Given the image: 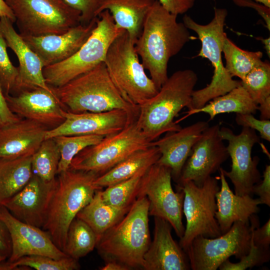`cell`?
<instances>
[{"instance_id": "6da1fadb", "label": "cell", "mask_w": 270, "mask_h": 270, "mask_svg": "<svg viewBox=\"0 0 270 270\" xmlns=\"http://www.w3.org/2000/svg\"><path fill=\"white\" fill-rule=\"evenodd\" d=\"M177 16L156 0L144 19L135 42L136 50L158 90L168 78L170 59L176 55L190 40L188 29L177 21Z\"/></svg>"}, {"instance_id": "7a4b0ae2", "label": "cell", "mask_w": 270, "mask_h": 270, "mask_svg": "<svg viewBox=\"0 0 270 270\" xmlns=\"http://www.w3.org/2000/svg\"><path fill=\"white\" fill-rule=\"evenodd\" d=\"M148 210L147 198L138 196L124 218L102 235L96 248L106 262L144 270V255L151 242Z\"/></svg>"}, {"instance_id": "3957f363", "label": "cell", "mask_w": 270, "mask_h": 270, "mask_svg": "<svg viewBox=\"0 0 270 270\" xmlns=\"http://www.w3.org/2000/svg\"><path fill=\"white\" fill-rule=\"evenodd\" d=\"M62 106L74 113L120 109L136 120L139 106L126 101L112 80L104 62L60 87H50Z\"/></svg>"}, {"instance_id": "277c9868", "label": "cell", "mask_w": 270, "mask_h": 270, "mask_svg": "<svg viewBox=\"0 0 270 270\" xmlns=\"http://www.w3.org/2000/svg\"><path fill=\"white\" fill-rule=\"evenodd\" d=\"M197 81L192 70L176 71L156 95L139 106L136 124L150 142L182 128L174 119L182 108L189 107Z\"/></svg>"}, {"instance_id": "5b68a950", "label": "cell", "mask_w": 270, "mask_h": 270, "mask_svg": "<svg viewBox=\"0 0 270 270\" xmlns=\"http://www.w3.org/2000/svg\"><path fill=\"white\" fill-rule=\"evenodd\" d=\"M56 177V184L42 230L64 252L70 224L78 212L92 198L98 188V176L93 172L68 168Z\"/></svg>"}, {"instance_id": "8992f818", "label": "cell", "mask_w": 270, "mask_h": 270, "mask_svg": "<svg viewBox=\"0 0 270 270\" xmlns=\"http://www.w3.org/2000/svg\"><path fill=\"white\" fill-rule=\"evenodd\" d=\"M228 11L224 8H214L212 20L206 24L196 22L185 14L183 23L188 29L198 35L202 48L198 56L208 58L214 67L210 82L205 88L194 90L188 110L200 108L213 98L224 94L241 84V81L232 79L222 60V50L226 32L224 31Z\"/></svg>"}, {"instance_id": "52a82bcc", "label": "cell", "mask_w": 270, "mask_h": 270, "mask_svg": "<svg viewBox=\"0 0 270 270\" xmlns=\"http://www.w3.org/2000/svg\"><path fill=\"white\" fill-rule=\"evenodd\" d=\"M134 44L128 32L122 30L110 44L103 62L122 96L139 106L158 90L146 74Z\"/></svg>"}, {"instance_id": "ba28073f", "label": "cell", "mask_w": 270, "mask_h": 270, "mask_svg": "<svg viewBox=\"0 0 270 270\" xmlns=\"http://www.w3.org/2000/svg\"><path fill=\"white\" fill-rule=\"evenodd\" d=\"M122 30L116 27L108 10L101 12L91 35L75 54L44 68L42 73L47 84L54 88L62 86L103 62L110 44Z\"/></svg>"}, {"instance_id": "9c48e42d", "label": "cell", "mask_w": 270, "mask_h": 270, "mask_svg": "<svg viewBox=\"0 0 270 270\" xmlns=\"http://www.w3.org/2000/svg\"><path fill=\"white\" fill-rule=\"evenodd\" d=\"M20 36L66 32L80 24V12L65 0H5Z\"/></svg>"}, {"instance_id": "30bf717a", "label": "cell", "mask_w": 270, "mask_h": 270, "mask_svg": "<svg viewBox=\"0 0 270 270\" xmlns=\"http://www.w3.org/2000/svg\"><path fill=\"white\" fill-rule=\"evenodd\" d=\"M260 222L256 214L250 224L238 221L225 234L215 238L201 236L194 238L184 250L192 270H216L220 264L234 256L240 259L249 252L253 227Z\"/></svg>"}, {"instance_id": "8fae6325", "label": "cell", "mask_w": 270, "mask_h": 270, "mask_svg": "<svg viewBox=\"0 0 270 270\" xmlns=\"http://www.w3.org/2000/svg\"><path fill=\"white\" fill-rule=\"evenodd\" d=\"M150 142L135 121L118 132L82 150L73 158L69 168L99 176L136 151L148 147Z\"/></svg>"}, {"instance_id": "7c38bea8", "label": "cell", "mask_w": 270, "mask_h": 270, "mask_svg": "<svg viewBox=\"0 0 270 270\" xmlns=\"http://www.w3.org/2000/svg\"><path fill=\"white\" fill-rule=\"evenodd\" d=\"M176 187L184 192L182 212L186 226L180 240L182 248L184 250L198 236L215 238L222 235L215 218L216 196L220 188L218 179L210 176L201 187L192 180L178 184Z\"/></svg>"}, {"instance_id": "4fadbf2b", "label": "cell", "mask_w": 270, "mask_h": 270, "mask_svg": "<svg viewBox=\"0 0 270 270\" xmlns=\"http://www.w3.org/2000/svg\"><path fill=\"white\" fill-rule=\"evenodd\" d=\"M170 168L156 163L144 174L138 197L146 196L149 216L167 220L180 238L185 230L182 222L184 192L179 188L174 190Z\"/></svg>"}, {"instance_id": "5bb4252c", "label": "cell", "mask_w": 270, "mask_h": 270, "mask_svg": "<svg viewBox=\"0 0 270 270\" xmlns=\"http://www.w3.org/2000/svg\"><path fill=\"white\" fill-rule=\"evenodd\" d=\"M219 134L223 140L228 142L226 148L232 160L230 171L222 168L224 176L234 184L236 195L252 196L253 186L262 180L258 168L260 158L252 156V148L260 142V137L256 130L247 127H242L238 134L230 128L222 127Z\"/></svg>"}, {"instance_id": "9a60e30c", "label": "cell", "mask_w": 270, "mask_h": 270, "mask_svg": "<svg viewBox=\"0 0 270 270\" xmlns=\"http://www.w3.org/2000/svg\"><path fill=\"white\" fill-rule=\"evenodd\" d=\"M218 124L208 126L192 148L178 184L192 180L201 187L206 179L218 170L229 154L221 138Z\"/></svg>"}, {"instance_id": "2e32d148", "label": "cell", "mask_w": 270, "mask_h": 270, "mask_svg": "<svg viewBox=\"0 0 270 270\" xmlns=\"http://www.w3.org/2000/svg\"><path fill=\"white\" fill-rule=\"evenodd\" d=\"M0 219L8 229L12 243L11 254L6 262H13L28 256H43L57 260L68 256L55 245L47 232L20 220L1 204Z\"/></svg>"}, {"instance_id": "e0dca14e", "label": "cell", "mask_w": 270, "mask_h": 270, "mask_svg": "<svg viewBox=\"0 0 270 270\" xmlns=\"http://www.w3.org/2000/svg\"><path fill=\"white\" fill-rule=\"evenodd\" d=\"M63 114L64 121L56 127L48 130L45 139L63 135L92 134L106 137L118 132L136 121L126 112L120 109L82 113L64 110Z\"/></svg>"}, {"instance_id": "ac0fdd59", "label": "cell", "mask_w": 270, "mask_h": 270, "mask_svg": "<svg viewBox=\"0 0 270 270\" xmlns=\"http://www.w3.org/2000/svg\"><path fill=\"white\" fill-rule=\"evenodd\" d=\"M56 184V178L46 182L33 174L20 192L1 205L20 220L42 228Z\"/></svg>"}, {"instance_id": "d6986e66", "label": "cell", "mask_w": 270, "mask_h": 270, "mask_svg": "<svg viewBox=\"0 0 270 270\" xmlns=\"http://www.w3.org/2000/svg\"><path fill=\"white\" fill-rule=\"evenodd\" d=\"M98 17L88 24H80L62 34L21 36L45 67L66 60L75 54L91 35Z\"/></svg>"}, {"instance_id": "ffe728a7", "label": "cell", "mask_w": 270, "mask_h": 270, "mask_svg": "<svg viewBox=\"0 0 270 270\" xmlns=\"http://www.w3.org/2000/svg\"><path fill=\"white\" fill-rule=\"evenodd\" d=\"M5 97L10 109L15 114L39 122L50 129L56 127L65 119L64 110L54 92L36 88Z\"/></svg>"}, {"instance_id": "44dd1931", "label": "cell", "mask_w": 270, "mask_h": 270, "mask_svg": "<svg viewBox=\"0 0 270 270\" xmlns=\"http://www.w3.org/2000/svg\"><path fill=\"white\" fill-rule=\"evenodd\" d=\"M8 18H0V30L8 48L16 56L19 62L18 74L14 92L36 88L53 92L44 80L42 70L44 65L40 57L28 46L13 26Z\"/></svg>"}, {"instance_id": "7402d4cb", "label": "cell", "mask_w": 270, "mask_h": 270, "mask_svg": "<svg viewBox=\"0 0 270 270\" xmlns=\"http://www.w3.org/2000/svg\"><path fill=\"white\" fill-rule=\"evenodd\" d=\"M154 237L144 255V270H190L186 252L173 238L166 220L154 217Z\"/></svg>"}, {"instance_id": "603a6c76", "label": "cell", "mask_w": 270, "mask_h": 270, "mask_svg": "<svg viewBox=\"0 0 270 270\" xmlns=\"http://www.w3.org/2000/svg\"><path fill=\"white\" fill-rule=\"evenodd\" d=\"M209 126L206 122L198 121L178 130L166 132L164 137L150 142L160 153L156 163L170 168L172 178L176 183L192 146Z\"/></svg>"}, {"instance_id": "cb8c5ba5", "label": "cell", "mask_w": 270, "mask_h": 270, "mask_svg": "<svg viewBox=\"0 0 270 270\" xmlns=\"http://www.w3.org/2000/svg\"><path fill=\"white\" fill-rule=\"evenodd\" d=\"M50 128L36 122L22 118L0 127V160L30 156L45 140Z\"/></svg>"}, {"instance_id": "d4e9b609", "label": "cell", "mask_w": 270, "mask_h": 270, "mask_svg": "<svg viewBox=\"0 0 270 270\" xmlns=\"http://www.w3.org/2000/svg\"><path fill=\"white\" fill-rule=\"evenodd\" d=\"M218 170L221 186L216 196L217 210L215 218L223 234L236 222L250 224V216L259 212L258 206L261 202L258 198H254L250 195H236L230 190L222 168L220 167Z\"/></svg>"}, {"instance_id": "484cf974", "label": "cell", "mask_w": 270, "mask_h": 270, "mask_svg": "<svg viewBox=\"0 0 270 270\" xmlns=\"http://www.w3.org/2000/svg\"><path fill=\"white\" fill-rule=\"evenodd\" d=\"M156 0H103L98 14L108 10L116 27L125 30L134 43L140 34L143 24Z\"/></svg>"}, {"instance_id": "4316f807", "label": "cell", "mask_w": 270, "mask_h": 270, "mask_svg": "<svg viewBox=\"0 0 270 270\" xmlns=\"http://www.w3.org/2000/svg\"><path fill=\"white\" fill-rule=\"evenodd\" d=\"M160 156L158 148L150 146L132 154L110 170L98 176L94 184L99 189L126 180L156 163Z\"/></svg>"}, {"instance_id": "83f0119b", "label": "cell", "mask_w": 270, "mask_h": 270, "mask_svg": "<svg viewBox=\"0 0 270 270\" xmlns=\"http://www.w3.org/2000/svg\"><path fill=\"white\" fill-rule=\"evenodd\" d=\"M258 108V106L241 84L226 94L213 98L200 108L188 110L184 116L176 122L178 124L190 116L200 112L208 114L211 120L217 115L224 113L254 114Z\"/></svg>"}, {"instance_id": "f1b7e54d", "label": "cell", "mask_w": 270, "mask_h": 270, "mask_svg": "<svg viewBox=\"0 0 270 270\" xmlns=\"http://www.w3.org/2000/svg\"><path fill=\"white\" fill-rule=\"evenodd\" d=\"M101 190H98L92 200L76 217L88 224L95 233L98 240L106 230L121 220L130 208H120L105 202Z\"/></svg>"}, {"instance_id": "f546056e", "label": "cell", "mask_w": 270, "mask_h": 270, "mask_svg": "<svg viewBox=\"0 0 270 270\" xmlns=\"http://www.w3.org/2000/svg\"><path fill=\"white\" fill-rule=\"evenodd\" d=\"M32 175V156L0 160V204L20 192Z\"/></svg>"}, {"instance_id": "4dcf8cb0", "label": "cell", "mask_w": 270, "mask_h": 270, "mask_svg": "<svg viewBox=\"0 0 270 270\" xmlns=\"http://www.w3.org/2000/svg\"><path fill=\"white\" fill-rule=\"evenodd\" d=\"M222 52L226 61V68L233 76L243 80L247 74L262 61L260 51L250 52L238 48L226 34L222 45Z\"/></svg>"}, {"instance_id": "1f68e13d", "label": "cell", "mask_w": 270, "mask_h": 270, "mask_svg": "<svg viewBox=\"0 0 270 270\" xmlns=\"http://www.w3.org/2000/svg\"><path fill=\"white\" fill-rule=\"evenodd\" d=\"M97 242L98 238L90 226L76 217L68 229L64 252L78 260L92 251Z\"/></svg>"}, {"instance_id": "d6a6232c", "label": "cell", "mask_w": 270, "mask_h": 270, "mask_svg": "<svg viewBox=\"0 0 270 270\" xmlns=\"http://www.w3.org/2000/svg\"><path fill=\"white\" fill-rule=\"evenodd\" d=\"M60 158V150L54 140L45 139L32 156L33 174L44 182L54 180Z\"/></svg>"}, {"instance_id": "836d02e7", "label": "cell", "mask_w": 270, "mask_h": 270, "mask_svg": "<svg viewBox=\"0 0 270 270\" xmlns=\"http://www.w3.org/2000/svg\"><path fill=\"white\" fill-rule=\"evenodd\" d=\"M146 170L140 172L130 178L102 190L104 201L118 208H130L138 198L141 179Z\"/></svg>"}, {"instance_id": "e575fe53", "label": "cell", "mask_w": 270, "mask_h": 270, "mask_svg": "<svg viewBox=\"0 0 270 270\" xmlns=\"http://www.w3.org/2000/svg\"><path fill=\"white\" fill-rule=\"evenodd\" d=\"M105 136L99 135H63L52 138L57 144L60 154L58 174L70 168L73 158L86 147L96 144Z\"/></svg>"}, {"instance_id": "d590c367", "label": "cell", "mask_w": 270, "mask_h": 270, "mask_svg": "<svg viewBox=\"0 0 270 270\" xmlns=\"http://www.w3.org/2000/svg\"><path fill=\"white\" fill-rule=\"evenodd\" d=\"M30 268L36 270H76L80 268L78 260L70 256L54 259L43 256H23L13 262H4L0 270H12L19 268Z\"/></svg>"}, {"instance_id": "8d00e7d4", "label": "cell", "mask_w": 270, "mask_h": 270, "mask_svg": "<svg viewBox=\"0 0 270 270\" xmlns=\"http://www.w3.org/2000/svg\"><path fill=\"white\" fill-rule=\"evenodd\" d=\"M253 101L258 106L270 98V64L261 61L241 80Z\"/></svg>"}, {"instance_id": "74e56055", "label": "cell", "mask_w": 270, "mask_h": 270, "mask_svg": "<svg viewBox=\"0 0 270 270\" xmlns=\"http://www.w3.org/2000/svg\"><path fill=\"white\" fill-rule=\"evenodd\" d=\"M6 43L0 30V83L6 96L14 92L18 74V68L12 63Z\"/></svg>"}, {"instance_id": "f35d334b", "label": "cell", "mask_w": 270, "mask_h": 270, "mask_svg": "<svg viewBox=\"0 0 270 270\" xmlns=\"http://www.w3.org/2000/svg\"><path fill=\"white\" fill-rule=\"evenodd\" d=\"M270 260V249L255 246L251 238L250 250L246 256H242L236 263L232 262L228 259L222 263L218 268L220 270H245L248 268L260 266Z\"/></svg>"}, {"instance_id": "ab89813d", "label": "cell", "mask_w": 270, "mask_h": 270, "mask_svg": "<svg viewBox=\"0 0 270 270\" xmlns=\"http://www.w3.org/2000/svg\"><path fill=\"white\" fill-rule=\"evenodd\" d=\"M73 8L80 12V24H88L98 16V10L103 0H65Z\"/></svg>"}, {"instance_id": "60d3db41", "label": "cell", "mask_w": 270, "mask_h": 270, "mask_svg": "<svg viewBox=\"0 0 270 270\" xmlns=\"http://www.w3.org/2000/svg\"><path fill=\"white\" fill-rule=\"evenodd\" d=\"M235 120L238 125L256 130L261 138L270 141V120L256 119L252 114H236Z\"/></svg>"}, {"instance_id": "b9f144b4", "label": "cell", "mask_w": 270, "mask_h": 270, "mask_svg": "<svg viewBox=\"0 0 270 270\" xmlns=\"http://www.w3.org/2000/svg\"><path fill=\"white\" fill-rule=\"evenodd\" d=\"M262 180L255 184L252 188V194H255L258 198L261 204L270 206V166L266 165L263 172Z\"/></svg>"}, {"instance_id": "7bdbcfd3", "label": "cell", "mask_w": 270, "mask_h": 270, "mask_svg": "<svg viewBox=\"0 0 270 270\" xmlns=\"http://www.w3.org/2000/svg\"><path fill=\"white\" fill-rule=\"evenodd\" d=\"M252 238L254 244L258 247L269 250L270 245V219L261 227L260 222L252 228Z\"/></svg>"}, {"instance_id": "ee69618b", "label": "cell", "mask_w": 270, "mask_h": 270, "mask_svg": "<svg viewBox=\"0 0 270 270\" xmlns=\"http://www.w3.org/2000/svg\"><path fill=\"white\" fill-rule=\"evenodd\" d=\"M169 12L178 16L186 12L194 5L195 0H158Z\"/></svg>"}, {"instance_id": "f6af8a7d", "label": "cell", "mask_w": 270, "mask_h": 270, "mask_svg": "<svg viewBox=\"0 0 270 270\" xmlns=\"http://www.w3.org/2000/svg\"><path fill=\"white\" fill-rule=\"evenodd\" d=\"M21 118L13 113L10 109L0 83V125L6 126L19 120Z\"/></svg>"}, {"instance_id": "bcb514c9", "label": "cell", "mask_w": 270, "mask_h": 270, "mask_svg": "<svg viewBox=\"0 0 270 270\" xmlns=\"http://www.w3.org/2000/svg\"><path fill=\"white\" fill-rule=\"evenodd\" d=\"M12 252L10 234L5 224L0 219V255L8 259Z\"/></svg>"}, {"instance_id": "7dc6e473", "label": "cell", "mask_w": 270, "mask_h": 270, "mask_svg": "<svg viewBox=\"0 0 270 270\" xmlns=\"http://www.w3.org/2000/svg\"><path fill=\"white\" fill-rule=\"evenodd\" d=\"M234 2L239 6H250L254 8L263 18L268 30H270V8L257 4L250 0H234Z\"/></svg>"}, {"instance_id": "c3c4849f", "label": "cell", "mask_w": 270, "mask_h": 270, "mask_svg": "<svg viewBox=\"0 0 270 270\" xmlns=\"http://www.w3.org/2000/svg\"><path fill=\"white\" fill-rule=\"evenodd\" d=\"M258 110L260 112V119L270 120V98H268L258 105Z\"/></svg>"}, {"instance_id": "681fc988", "label": "cell", "mask_w": 270, "mask_h": 270, "mask_svg": "<svg viewBox=\"0 0 270 270\" xmlns=\"http://www.w3.org/2000/svg\"><path fill=\"white\" fill-rule=\"evenodd\" d=\"M2 17L8 18L14 23L15 22L14 14L5 0H0V18Z\"/></svg>"}, {"instance_id": "f907efd6", "label": "cell", "mask_w": 270, "mask_h": 270, "mask_svg": "<svg viewBox=\"0 0 270 270\" xmlns=\"http://www.w3.org/2000/svg\"><path fill=\"white\" fill-rule=\"evenodd\" d=\"M101 270H130L125 265L116 262V261H107L106 264L100 268Z\"/></svg>"}, {"instance_id": "816d5d0a", "label": "cell", "mask_w": 270, "mask_h": 270, "mask_svg": "<svg viewBox=\"0 0 270 270\" xmlns=\"http://www.w3.org/2000/svg\"><path fill=\"white\" fill-rule=\"evenodd\" d=\"M260 40L262 42V43L264 44V49L266 50L268 55V56H270V37L266 38H260Z\"/></svg>"}, {"instance_id": "f5cc1de1", "label": "cell", "mask_w": 270, "mask_h": 270, "mask_svg": "<svg viewBox=\"0 0 270 270\" xmlns=\"http://www.w3.org/2000/svg\"><path fill=\"white\" fill-rule=\"evenodd\" d=\"M257 2L262 4L266 7L270 8V0H254Z\"/></svg>"}, {"instance_id": "db71d44e", "label": "cell", "mask_w": 270, "mask_h": 270, "mask_svg": "<svg viewBox=\"0 0 270 270\" xmlns=\"http://www.w3.org/2000/svg\"><path fill=\"white\" fill-rule=\"evenodd\" d=\"M6 258L0 255V264L6 260Z\"/></svg>"}, {"instance_id": "11a10c76", "label": "cell", "mask_w": 270, "mask_h": 270, "mask_svg": "<svg viewBox=\"0 0 270 270\" xmlns=\"http://www.w3.org/2000/svg\"></svg>"}]
</instances>
